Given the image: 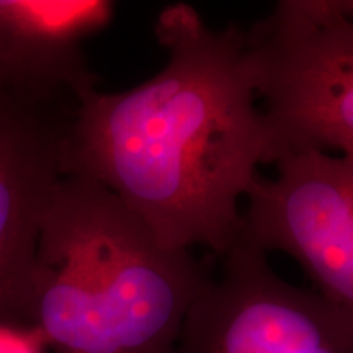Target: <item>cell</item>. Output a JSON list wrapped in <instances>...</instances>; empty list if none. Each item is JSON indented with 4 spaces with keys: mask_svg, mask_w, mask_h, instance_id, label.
<instances>
[{
    "mask_svg": "<svg viewBox=\"0 0 353 353\" xmlns=\"http://www.w3.org/2000/svg\"><path fill=\"white\" fill-rule=\"evenodd\" d=\"M244 37L267 164L306 151L353 162V0H280Z\"/></svg>",
    "mask_w": 353,
    "mask_h": 353,
    "instance_id": "obj_3",
    "label": "cell"
},
{
    "mask_svg": "<svg viewBox=\"0 0 353 353\" xmlns=\"http://www.w3.org/2000/svg\"><path fill=\"white\" fill-rule=\"evenodd\" d=\"M245 196L241 234L301 265L316 291L353 314V162L306 151L275 162Z\"/></svg>",
    "mask_w": 353,
    "mask_h": 353,
    "instance_id": "obj_5",
    "label": "cell"
},
{
    "mask_svg": "<svg viewBox=\"0 0 353 353\" xmlns=\"http://www.w3.org/2000/svg\"><path fill=\"white\" fill-rule=\"evenodd\" d=\"M113 13L108 0H0V83L77 103L99 81L83 43Z\"/></svg>",
    "mask_w": 353,
    "mask_h": 353,
    "instance_id": "obj_7",
    "label": "cell"
},
{
    "mask_svg": "<svg viewBox=\"0 0 353 353\" xmlns=\"http://www.w3.org/2000/svg\"><path fill=\"white\" fill-rule=\"evenodd\" d=\"M48 343L32 325L0 322V353H44Z\"/></svg>",
    "mask_w": 353,
    "mask_h": 353,
    "instance_id": "obj_8",
    "label": "cell"
},
{
    "mask_svg": "<svg viewBox=\"0 0 353 353\" xmlns=\"http://www.w3.org/2000/svg\"><path fill=\"white\" fill-rule=\"evenodd\" d=\"M193 303L175 353H353V314L283 280L239 234Z\"/></svg>",
    "mask_w": 353,
    "mask_h": 353,
    "instance_id": "obj_4",
    "label": "cell"
},
{
    "mask_svg": "<svg viewBox=\"0 0 353 353\" xmlns=\"http://www.w3.org/2000/svg\"><path fill=\"white\" fill-rule=\"evenodd\" d=\"M211 278L100 183L64 175L39 234L26 325L54 353H175Z\"/></svg>",
    "mask_w": 353,
    "mask_h": 353,
    "instance_id": "obj_2",
    "label": "cell"
},
{
    "mask_svg": "<svg viewBox=\"0 0 353 353\" xmlns=\"http://www.w3.org/2000/svg\"><path fill=\"white\" fill-rule=\"evenodd\" d=\"M154 34L164 68L130 90L95 88L77 101L63 172L112 192L164 245L219 257L239 237L241 203L268 157L244 32L211 30L174 3Z\"/></svg>",
    "mask_w": 353,
    "mask_h": 353,
    "instance_id": "obj_1",
    "label": "cell"
},
{
    "mask_svg": "<svg viewBox=\"0 0 353 353\" xmlns=\"http://www.w3.org/2000/svg\"><path fill=\"white\" fill-rule=\"evenodd\" d=\"M72 112L0 83V322L26 325L39 234Z\"/></svg>",
    "mask_w": 353,
    "mask_h": 353,
    "instance_id": "obj_6",
    "label": "cell"
}]
</instances>
